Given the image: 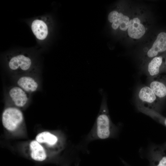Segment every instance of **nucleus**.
I'll use <instances>...</instances> for the list:
<instances>
[{
    "instance_id": "f257e3e1",
    "label": "nucleus",
    "mask_w": 166,
    "mask_h": 166,
    "mask_svg": "<svg viewBox=\"0 0 166 166\" xmlns=\"http://www.w3.org/2000/svg\"><path fill=\"white\" fill-rule=\"evenodd\" d=\"M94 127L89 135L90 140L105 139L113 136L117 127L112 122L109 113L107 98L103 96L100 110Z\"/></svg>"
},
{
    "instance_id": "f03ea898",
    "label": "nucleus",
    "mask_w": 166,
    "mask_h": 166,
    "mask_svg": "<svg viewBox=\"0 0 166 166\" xmlns=\"http://www.w3.org/2000/svg\"><path fill=\"white\" fill-rule=\"evenodd\" d=\"M158 98L148 85L141 86L136 94V105L143 106L156 111Z\"/></svg>"
},
{
    "instance_id": "7ed1b4c3",
    "label": "nucleus",
    "mask_w": 166,
    "mask_h": 166,
    "mask_svg": "<svg viewBox=\"0 0 166 166\" xmlns=\"http://www.w3.org/2000/svg\"><path fill=\"white\" fill-rule=\"evenodd\" d=\"M23 116L22 111L17 108L9 107L5 109L2 115V122L7 130H16L23 122Z\"/></svg>"
},
{
    "instance_id": "20e7f679",
    "label": "nucleus",
    "mask_w": 166,
    "mask_h": 166,
    "mask_svg": "<svg viewBox=\"0 0 166 166\" xmlns=\"http://www.w3.org/2000/svg\"><path fill=\"white\" fill-rule=\"evenodd\" d=\"M108 20L112 23V27L113 29L117 30L119 26L120 29L123 31H125L128 29L130 21L128 16L116 11H113L109 13Z\"/></svg>"
},
{
    "instance_id": "39448f33",
    "label": "nucleus",
    "mask_w": 166,
    "mask_h": 166,
    "mask_svg": "<svg viewBox=\"0 0 166 166\" xmlns=\"http://www.w3.org/2000/svg\"><path fill=\"white\" fill-rule=\"evenodd\" d=\"M26 92L20 87L15 86L10 90L9 94L15 105L18 107H22L26 105L29 100Z\"/></svg>"
},
{
    "instance_id": "423d86ee",
    "label": "nucleus",
    "mask_w": 166,
    "mask_h": 166,
    "mask_svg": "<svg viewBox=\"0 0 166 166\" xmlns=\"http://www.w3.org/2000/svg\"><path fill=\"white\" fill-rule=\"evenodd\" d=\"M32 62L28 57L23 54L18 55L12 57L9 62L10 68L13 70L20 68L21 70L26 71L30 67Z\"/></svg>"
},
{
    "instance_id": "0eeeda50",
    "label": "nucleus",
    "mask_w": 166,
    "mask_h": 166,
    "mask_svg": "<svg viewBox=\"0 0 166 166\" xmlns=\"http://www.w3.org/2000/svg\"><path fill=\"white\" fill-rule=\"evenodd\" d=\"M166 50V33L162 32L157 36L152 47L148 50L147 55L149 58L156 57L160 52Z\"/></svg>"
},
{
    "instance_id": "6e6552de",
    "label": "nucleus",
    "mask_w": 166,
    "mask_h": 166,
    "mask_svg": "<svg viewBox=\"0 0 166 166\" xmlns=\"http://www.w3.org/2000/svg\"><path fill=\"white\" fill-rule=\"evenodd\" d=\"M145 29L144 25L140 23L138 18H134L129 21L128 28V33L131 38L136 39L141 38L145 34Z\"/></svg>"
},
{
    "instance_id": "1a4fd4ad",
    "label": "nucleus",
    "mask_w": 166,
    "mask_h": 166,
    "mask_svg": "<svg viewBox=\"0 0 166 166\" xmlns=\"http://www.w3.org/2000/svg\"><path fill=\"white\" fill-rule=\"evenodd\" d=\"M30 156L32 160L38 162H43L46 160L47 156L44 148L36 140L30 142Z\"/></svg>"
},
{
    "instance_id": "9d476101",
    "label": "nucleus",
    "mask_w": 166,
    "mask_h": 166,
    "mask_svg": "<svg viewBox=\"0 0 166 166\" xmlns=\"http://www.w3.org/2000/svg\"><path fill=\"white\" fill-rule=\"evenodd\" d=\"M31 28L32 31L37 38L43 40L47 37L48 28L46 24L42 20L37 19L32 22Z\"/></svg>"
},
{
    "instance_id": "9b49d317",
    "label": "nucleus",
    "mask_w": 166,
    "mask_h": 166,
    "mask_svg": "<svg viewBox=\"0 0 166 166\" xmlns=\"http://www.w3.org/2000/svg\"><path fill=\"white\" fill-rule=\"evenodd\" d=\"M17 84L19 87L27 92L35 91L38 87V84L33 77L29 76H23L19 78Z\"/></svg>"
},
{
    "instance_id": "f8f14e48",
    "label": "nucleus",
    "mask_w": 166,
    "mask_h": 166,
    "mask_svg": "<svg viewBox=\"0 0 166 166\" xmlns=\"http://www.w3.org/2000/svg\"><path fill=\"white\" fill-rule=\"evenodd\" d=\"M162 60L161 56L155 57L148 63L146 73L148 79L157 77L159 73Z\"/></svg>"
},
{
    "instance_id": "ddd939ff",
    "label": "nucleus",
    "mask_w": 166,
    "mask_h": 166,
    "mask_svg": "<svg viewBox=\"0 0 166 166\" xmlns=\"http://www.w3.org/2000/svg\"><path fill=\"white\" fill-rule=\"evenodd\" d=\"M148 85L158 98H163L166 96V85L163 82L154 77L148 79Z\"/></svg>"
},
{
    "instance_id": "4468645a",
    "label": "nucleus",
    "mask_w": 166,
    "mask_h": 166,
    "mask_svg": "<svg viewBox=\"0 0 166 166\" xmlns=\"http://www.w3.org/2000/svg\"><path fill=\"white\" fill-rule=\"evenodd\" d=\"M36 140L41 143H46L51 146L55 145L58 142L57 137L48 131H44L38 133L36 136Z\"/></svg>"
},
{
    "instance_id": "2eb2a0df",
    "label": "nucleus",
    "mask_w": 166,
    "mask_h": 166,
    "mask_svg": "<svg viewBox=\"0 0 166 166\" xmlns=\"http://www.w3.org/2000/svg\"><path fill=\"white\" fill-rule=\"evenodd\" d=\"M150 156L152 166H166V156H162L158 159L156 147L152 148Z\"/></svg>"
},
{
    "instance_id": "dca6fc26",
    "label": "nucleus",
    "mask_w": 166,
    "mask_h": 166,
    "mask_svg": "<svg viewBox=\"0 0 166 166\" xmlns=\"http://www.w3.org/2000/svg\"><path fill=\"white\" fill-rule=\"evenodd\" d=\"M146 114L154 119L163 120L164 124L166 126V118L163 119L157 112L153 110L148 109L146 111Z\"/></svg>"
},
{
    "instance_id": "f3484780",
    "label": "nucleus",
    "mask_w": 166,
    "mask_h": 166,
    "mask_svg": "<svg viewBox=\"0 0 166 166\" xmlns=\"http://www.w3.org/2000/svg\"></svg>"
}]
</instances>
